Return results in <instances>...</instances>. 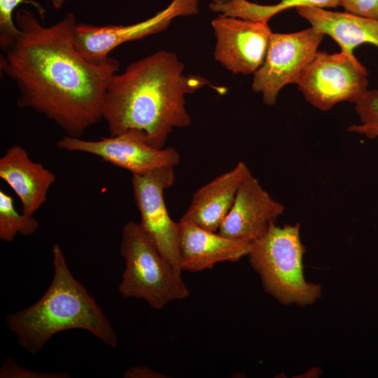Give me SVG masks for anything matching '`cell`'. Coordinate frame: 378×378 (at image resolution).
I'll return each mask as SVG.
<instances>
[{"label":"cell","instance_id":"obj_6","mask_svg":"<svg viewBox=\"0 0 378 378\" xmlns=\"http://www.w3.org/2000/svg\"><path fill=\"white\" fill-rule=\"evenodd\" d=\"M324 34L310 27L292 33H272L262 64L253 74L252 89L263 102L274 105L280 90L299 83L313 61Z\"/></svg>","mask_w":378,"mask_h":378},{"label":"cell","instance_id":"obj_22","mask_svg":"<svg viewBox=\"0 0 378 378\" xmlns=\"http://www.w3.org/2000/svg\"><path fill=\"white\" fill-rule=\"evenodd\" d=\"M345 11L378 21V0H340Z\"/></svg>","mask_w":378,"mask_h":378},{"label":"cell","instance_id":"obj_20","mask_svg":"<svg viewBox=\"0 0 378 378\" xmlns=\"http://www.w3.org/2000/svg\"><path fill=\"white\" fill-rule=\"evenodd\" d=\"M20 4L34 6L41 18L45 15L43 6L34 0H0V48L11 43L19 34L20 29L13 18L15 8Z\"/></svg>","mask_w":378,"mask_h":378},{"label":"cell","instance_id":"obj_4","mask_svg":"<svg viewBox=\"0 0 378 378\" xmlns=\"http://www.w3.org/2000/svg\"><path fill=\"white\" fill-rule=\"evenodd\" d=\"M304 251L300 223L283 227L272 223L262 237L251 243L248 255L267 293L281 303L303 306L314 303L321 292L319 285L304 278Z\"/></svg>","mask_w":378,"mask_h":378},{"label":"cell","instance_id":"obj_13","mask_svg":"<svg viewBox=\"0 0 378 378\" xmlns=\"http://www.w3.org/2000/svg\"><path fill=\"white\" fill-rule=\"evenodd\" d=\"M179 253L182 271L201 272L223 262L248 255L251 243L205 230L191 222L179 221Z\"/></svg>","mask_w":378,"mask_h":378},{"label":"cell","instance_id":"obj_11","mask_svg":"<svg viewBox=\"0 0 378 378\" xmlns=\"http://www.w3.org/2000/svg\"><path fill=\"white\" fill-rule=\"evenodd\" d=\"M211 26L216 60L235 74H254L260 67L272 33L268 22L219 15Z\"/></svg>","mask_w":378,"mask_h":378},{"label":"cell","instance_id":"obj_5","mask_svg":"<svg viewBox=\"0 0 378 378\" xmlns=\"http://www.w3.org/2000/svg\"><path fill=\"white\" fill-rule=\"evenodd\" d=\"M120 254L125 267L118 292L123 298L144 300L153 309L188 298L189 289L177 271L158 251L139 223L122 227Z\"/></svg>","mask_w":378,"mask_h":378},{"label":"cell","instance_id":"obj_23","mask_svg":"<svg viewBox=\"0 0 378 378\" xmlns=\"http://www.w3.org/2000/svg\"><path fill=\"white\" fill-rule=\"evenodd\" d=\"M123 377L125 378H165L166 375L147 365L134 366L127 369Z\"/></svg>","mask_w":378,"mask_h":378},{"label":"cell","instance_id":"obj_2","mask_svg":"<svg viewBox=\"0 0 378 378\" xmlns=\"http://www.w3.org/2000/svg\"><path fill=\"white\" fill-rule=\"evenodd\" d=\"M183 71L174 53L162 50L117 73L106 90L102 112L110 136L127 134L163 148L174 128L191 122L186 96L209 84L205 78Z\"/></svg>","mask_w":378,"mask_h":378},{"label":"cell","instance_id":"obj_15","mask_svg":"<svg viewBox=\"0 0 378 378\" xmlns=\"http://www.w3.org/2000/svg\"><path fill=\"white\" fill-rule=\"evenodd\" d=\"M249 172L246 164L240 161L231 170L200 187L180 220L218 231L234 204L241 181Z\"/></svg>","mask_w":378,"mask_h":378},{"label":"cell","instance_id":"obj_9","mask_svg":"<svg viewBox=\"0 0 378 378\" xmlns=\"http://www.w3.org/2000/svg\"><path fill=\"white\" fill-rule=\"evenodd\" d=\"M198 12L199 0H172L161 11L136 24L99 26L78 23L74 44L87 59L101 62L110 57V52L118 46L162 31L174 18Z\"/></svg>","mask_w":378,"mask_h":378},{"label":"cell","instance_id":"obj_19","mask_svg":"<svg viewBox=\"0 0 378 378\" xmlns=\"http://www.w3.org/2000/svg\"><path fill=\"white\" fill-rule=\"evenodd\" d=\"M360 122L351 125L347 132L378 139V90H368L354 104Z\"/></svg>","mask_w":378,"mask_h":378},{"label":"cell","instance_id":"obj_16","mask_svg":"<svg viewBox=\"0 0 378 378\" xmlns=\"http://www.w3.org/2000/svg\"><path fill=\"white\" fill-rule=\"evenodd\" d=\"M295 10L312 27L332 38L340 46V52L356 63H360L354 54L357 46L369 43L378 48V21L346 11L314 6L298 7Z\"/></svg>","mask_w":378,"mask_h":378},{"label":"cell","instance_id":"obj_10","mask_svg":"<svg viewBox=\"0 0 378 378\" xmlns=\"http://www.w3.org/2000/svg\"><path fill=\"white\" fill-rule=\"evenodd\" d=\"M62 150L91 154L104 162L128 170L132 175L144 174L164 167H175L180 161L172 147L156 148L134 136L121 134L85 140L64 135L56 143Z\"/></svg>","mask_w":378,"mask_h":378},{"label":"cell","instance_id":"obj_14","mask_svg":"<svg viewBox=\"0 0 378 378\" xmlns=\"http://www.w3.org/2000/svg\"><path fill=\"white\" fill-rule=\"evenodd\" d=\"M0 178L15 192L22 212L29 216L46 202L56 176L42 164L34 162L18 144L8 148L0 158Z\"/></svg>","mask_w":378,"mask_h":378},{"label":"cell","instance_id":"obj_21","mask_svg":"<svg viewBox=\"0 0 378 378\" xmlns=\"http://www.w3.org/2000/svg\"><path fill=\"white\" fill-rule=\"evenodd\" d=\"M1 378H66V372H40L20 366L13 359L7 358L0 369Z\"/></svg>","mask_w":378,"mask_h":378},{"label":"cell","instance_id":"obj_7","mask_svg":"<svg viewBox=\"0 0 378 378\" xmlns=\"http://www.w3.org/2000/svg\"><path fill=\"white\" fill-rule=\"evenodd\" d=\"M368 76L360 62L341 52L318 51L298 86L307 102L326 111L342 102L355 104L368 90Z\"/></svg>","mask_w":378,"mask_h":378},{"label":"cell","instance_id":"obj_12","mask_svg":"<svg viewBox=\"0 0 378 378\" xmlns=\"http://www.w3.org/2000/svg\"><path fill=\"white\" fill-rule=\"evenodd\" d=\"M284 211L249 172L241 181L234 204L218 232L252 243L262 237Z\"/></svg>","mask_w":378,"mask_h":378},{"label":"cell","instance_id":"obj_8","mask_svg":"<svg viewBox=\"0 0 378 378\" xmlns=\"http://www.w3.org/2000/svg\"><path fill=\"white\" fill-rule=\"evenodd\" d=\"M174 167H164L150 172L132 175V186L141 215L139 225L158 251L179 272L180 223L174 221L167 211L164 190L174 183Z\"/></svg>","mask_w":378,"mask_h":378},{"label":"cell","instance_id":"obj_24","mask_svg":"<svg viewBox=\"0 0 378 378\" xmlns=\"http://www.w3.org/2000/svg\"><path fill=\"white\" fill-rule=\"evenodd\" d=\"M66 0H51L52 4L55 9H60Z\"/></svg>","mask_w":378,"mask_h":378},{"label":"cell","instance_id":"obj_18","mask_svg":"<svg viewBox=\"0 0 378 378\" xmlns=\"http://www.w3.org/2000/svg\"><path fill=\"white\" fill-rule=\"evenodd\" d=\"M34 217L17 211L13 197L0 190V239L5 242L14 240L19 233L23 236L34 234L38 227Z\"/></svg>","mask_w":378,"mask_h":378},{"label":"cell","instance_id":"obj_1","mask_svg":"<svg viewBox=\"0 0 378 378\" xmlns=\"http://www.w3.org/2000/svg\"><path fill=\"white\" fill-rule=\"evenodd\" d=\"M15 22L20 33L1 48L0 70L18 88V106L43 115L67 136L81 137L102 120L105 94L119 61L108 57L93 62L78 50L73 13L46 27L32 12L20 9Z\"/></svg>","mask_w":378,"mask_h":378},{"label":"cell","instance_id":"obj_3","mask_svg":"<svg viewBox=\"0 0 378 378\" xmlns=\"http://www.w3.org/2000/svg\"><path fill=\"white\" fill-rule=\"evenodd\" d=\"M54 273L44 295L31 306L8 314L6 321L20 345L38 353L55 334L71 329L89 331L116 347L115 330L95 300L70 272L59 245L52 246Z\"/></svg>","mask_w":378,"mask_h":378},{"label":"cell","instance_id":"obj_17","mask_svg":"<svg viewBox=\"0 0 378 378\" xmlns=\"http://www.w3.org/2000/svg\"><path fill=\"white\" fill-rule=\"evenodd\" d=\"M340 0H281L272 5H260L248 0H212L211 10L220 15L254 21L268 22L279 13L292 8L314 6L336 8Z\"/></svg>","mask_w":378,"mask_h":378}]
</instances>
